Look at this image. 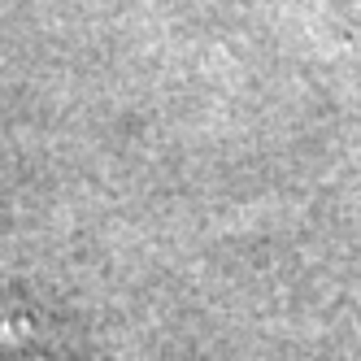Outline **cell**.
I'll return each instance as SVG.
<instances>
[{"label": "cell", "instance_id": "cell-1", "mask_svg": "<svg viewBox=\"0 0 361 361\" xmlns=\"http://www.w3.org/2000/svg\"><path fill=\"white\" fill-rule=\"evenodd\" d=\"M35 357H61L57 335L27 292L0 279V361H35Z\"/></svg>", "mask_w": 361, "mask_h": 361}]
</instances>
